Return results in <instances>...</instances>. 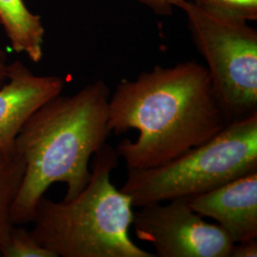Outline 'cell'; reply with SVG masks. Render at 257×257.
I'll return each mask as SVG.
<instances>
[{
  "instance_id": "obj_1",
  "label": "cell",
  "mask_w": 257,
  "mask_h": 257,
  "mask_svg": "<svg viewBox=\"0 0 257 257\" xmlns=\"http://www.w3.org/2000/svg\"><path fill=\"white\" fill-rule=\"evenodd\" d=\"M229 124L206 66L196 60L156 66L110 94L108 128L120 136L137 130L136 141L115 148L128 170L163 165L214 138Z\"/></svg>"
},
{
  "instance_id": "obj_2",
  "label": "cell",
  "mask_w": 257,
  "mask_h": 257,
  "mask_svg": "<svg viewBox=\"0 0 257 257\" xmlns=\"http://www.w3.org/2000/svg\"><path fill=\"white\" fill-rule=\"evenodd\" d=\"M110 96L108 85L97 80L72 95H56L26 120L15 142V152L25 164L12 210L15 225L32 223L37 204L52 185L65 184L63 199L70 200L89 183L90 159L110 135Z\"/></svg>"
},
{
  "instance_id": "obj_3",
  "label": "cell",
  "mask_w": 257,
  "mask_h": 257,
  "mask_svg": "<svg viewBox=\"0 0 257 257\" xmlns=\"http://www.w3.org/2000/svg\"><path fill=\"white\" fill-rule=\"evenodd\" d=\"M116 150L105 144L94 155L89 183L73 199L38 202L31 232L55 257H155L130 237L134 206L110 176Z\"/></svg>"
},
{
  "instance_id": "obj_4",
  "label": "cell",
  "mask_w": 257,
  "mask_h": 257,
  "mask_svg": "<svg viewBox=\"0 0 257 257\" xmlns=\"http://www.w3.org/2000/svg\"><path fill=\"white\" fill-rule=\"evenodd\" d=\"M257 171V112L229 123L211 140L174 160L128 170L120 191L134 208L191 198Z\"/></svg>"
},
{
  "instance_id": "obj_5",
  "label": "cell",
  "mask_w": 257,
  "mask_h": 257,
  "mask_svg": "<svg viewBox=\"0 0 257 257\" xmlns=\"http://www.w3.org/2000/svg\"><path fill=\"white\" fill-rule=\"evenodd\" d=\"M182 11L228 122L257 112L256 30L245 21L211 16L191 1Z\"/></svg>"
},
{
  "instance_id": "obj_6",
  "label": "cell",
  "mask_w": 257,
  "mask_h": 257,
  "mask_svg": "<svg viewBox=\"0 0 257 257\" xmlns=\"http://www.w3.org/2000/svg\"><path fill=\"white\" fill-rule=\"evenodd\" d=\"M134 212L132 226L158 257H230L234 242L217 224L193 211L187 198L149 204Z\"/></svg>"
},
{
  "instance_id": "obj_7",
  "label": "cell",
  "mask_w": 257,
  "mask_h": 257,
  "mask_svg": "<svg viewBox=\"0 0 257 257\" xmlns=\"http://www.w3.org/2000/svg\"><path fill=\"white\" fill-rule=\"evenodd\" d=\"M64 87L60 76L37 75L19 60L10 63L8 78L0 87V152H15L16 138L26 120Z\"/></svg>"
},
{
  "instance_id": "obj_8",
  "label": "cell",
  "mask_w": 257,
  "mask_h": 257,
  "mask_svg": "<svg viewBox=\"0 0 257 257\" xmlns=\"http://www.w3.org/2000/svg\"><path fill=\"white\" fill-rule=\"evenodd\" d=\"M202 217L216 221L234 243L257 238V171L188 199Z\"/></svg>"
},
{
  "instance_id": "obj_9",
  "label": "cell",
  "mask_w": 257,
  "mask_h": 257,
  "mask_svg": "<svg viewBox=\"0 0 257 257\" xmlns=\"http://www.w3.org/2000/svg\"><path fill=\"white\" fill-rule=\"evenodd\" d=\"M0 24L15 52L25 54L34 63L41 61L45 29L24 0H0Z\"/></svg>"
},
{
  "instance_id": "obj_10",
  "label": "cell",
  "mask_w": 257,
  "mask_h": 257,
  "mask_svg": "<svg viewBox=\"0 0 257 257\" xmlns=\"http://www.w3.org/2000/svg\"><path fill=\"white\" fill-rule=\"evenodd\" d=\"M24 172V161L18 153L0 152V247L15 226L12 210L23 181Z\"/></svg>"
},
{
  "instance_id": "obj_11",
  "label": "cell",
  "mask_w": 257,
  "mask_h": 257,
  "mask_svg": "<svg viewBox=\"0 0 257 257\" xmlns=\"http://www.w3.org/2000/svg\"><path fill=\"white\" fill-rule=\"evenodd\" d=\"M192 3L220 19L245 22L257 19V0H193Z\"/></svg>"
},
{
  "instance_id": "obj_12",
  "label": "cell",
  "mask_w": 257,
  "mask_h": 257,
  "mask_svg": "<svg viewBox=\"0 0 257 257\" xmlns=\"http://www.w3.org/2000/svg\"><path fill=\"white\" fill-rule=\"evenodd\" d=\"M1 257H55L38 244L31 230L22 225H15L0 247Z\"/></svg>"
},
{
  "instance_id": "obj_13",
  "label": "cell",
  "mask_w": 257,
  "mask_h": 257,
  "mask_svg": "<svg viewBox=\"0 0 257 257\" xmlns=\"http://www.w3.org/2000/svg\"><path fill=\"white\" fill-rule=\"evenodd\" d=\"M159 16H170L175 8L183 10L187 0H138Z\"/></svg>"
},
{
  "instance_id": "obj_14",
  "label": "cell",
  "mask_w": 257,
  "mask_h": 257,
  "mask_svg": "<svg viewBox=\"0 0 257 257\" xmlns=\"http://www.w3.org/2000/svg\"><path fill=\"white\" fill-rule=\"evenodd\" d=\"M257 238L234 243L230 257H256Z\"/></svg>"
},
{
  "instance_id": "obj_15",
  "label": "cell",
  "mask_w": 257,
  "mask_h": 257,
  "mask_svg": "<svg viewBox=\"0 0 257 257\" xmlns=\"http://www.w3.org/2000/svg\"><path fill=\"white\" fill-rule=\"evenodd\" d=\"M9 64L5 51L0 47V87L3 86L8 78Z\"/></svg>"
}]
</instances>
